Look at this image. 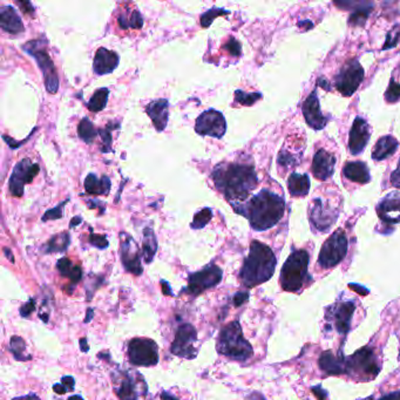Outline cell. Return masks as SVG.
Segmentation results:
<instances>
[{"label":"cell","mask_w":400,"mask_h":400,"mask_svg":"<svg viewBox=\"0 0 400 400\" xmlns=\"http://www.w3.org/2000/svg\"><path fill=\"white\" fill-rule=\"evenodd\" d=\"M146 112L152 119L153 124L159 132L165 130L169 116V104L167 99H159L149 102L146 107Z\"/></svg>","instance_id":"obj_23"},{"label":"cell","mask_w":400,"mask_h":400,"mask_svg":"<svg viewBox=\"0 0 400 400\" xmlns=\"http://www.w3.org/2000/svg\"><path fill=\"white\" fill-rule=\"evenodd\" d=\"M98 134L99 132H96L95 127L92 123L90 119L83 118L82 120L80 121L79 126H77V135H79V138L85 141L86 143H91Z\"/></svg>","instance_id":"obj_35"},{"label":"cell","mask_w":400,"mask_h":400,"mask_svg":"<svg viewBox=\"0 0 400 400\" xmlns=\"http://www.w3.org/2000/svg\"><path fill=\"white\" fill-rule=\"evenodd\" d=\"M120 58L116 52L109 51L106 47H100L93 61V68L98 76L109 74L118 67Z\"/></svg>","instance_id":"obj_22"},{"label":"cell","mask_w":400,"mask_h":400,"mask_svg":"<svg viewBox=\"0 0 400 400\" xmlns=\"http://www.w3.org/2000/svg\"><path fill=\"white\" fill-rule=\"evenodd\" d=\"M80 349H81L82 352H88L90 351V346H88L87 344V339L86 338H82V339H80Z\"/></svg>","instance_id":"obj_56"},{"label":"cell","mask_w":400,"mask_h":400,"mask_svg":"<svg viewBox=\"0 0 400 400\" xmlns=\"http://www.w3.org/2000/svg\"><path fill=\"white\" fill-rule=\"evenodd\" d=\"M398 38H399V30H398V27H396V29L388 33L387 40H386V43L384 45V49L391 48V47L396 46L397 41H398Z\"/></svg>","instance_id":"obj_46"},{"label":"cell","mask_w":400,"mask_h":400,"mask_svg":"<svg viewBox=\"0 0 400 400\" xmlns=\"http://www.w3.org/2000/svg\"><path fill=\"white\" fill-rule=\"evenodd\" d=\"M10 350H11V352L13 354V355L15 357V359H18V360H29V359H31V355L25 354V352H26V344H25L23 338L16 337V336L11 338Z\"/></svg>","instance_id":"obj_36"},{"label":"cell","mask_w":400,"mask_h":400,"mask_svg":"<svg viewBox=\"0 0 400 400\" xmlns=\"http://www.w3.org/2000/svg\"><path fill=\"white\" fill-rule=\"evenodd\" d=\"M116 394L120 400H138L134 383L129 377H126L120 382V385L116 387Z\"/></svg>","instance_id":"obj_34"},{"label":"cell","mask_w":400,"mask_h":400,"mask_svg":"<svg viewBox=\"0 0 400 400\" xmlns=\"http://www.w3.org/2000/svg\"><path fill=\"white\" fill-rule=\"evenodd\" d=\"M364 69L355 59L349 60L336 77V88L343 95L351 96L363 81Z\"/></svg>","instance_id":"obj_10"},{"label":"cell","mask_w":400,"mask_h":400,"mask_svg":"<svg viewBox=\"0 0 400 400\" xmlns=\"http://www.w3.org/2000/svg\"><path fill=\"white\" fill-rule=\"evenodd\" d=\"M162 398L165 400H175V398H173V397L169 396V394L167 393H162Z\"/></svg>","instance_id":"obj_62"},{"label":"cell","mask_w":400,"mask_h":400,"mask_svg":"<svg viewBox=\"0 0 400 400\" xmlns=\"http://www.w3.org/2000/svg\"><path fill=\"white\" fill-rule=\"evenodd\" d=\"M58 270L62 276L67 277L73 283H77L82 277V271L80 266L73 265V263L68 260V258L63 257L60 258L57 263Z\"/></svg>","instance_id":"obj_31"},{"label":"cell","mask_w":400,"mask_h":400,"mask_svg":"<svg viewBox=\"0 0 400 400\" xmlns=\"http://www.w3.org/2000/svg\"><path fill=\"white\" fill-rule=\"evenodd\" d=\"M391 183H392L393 187L400 189V160L398 166H397V169L391 175Z\"/></svg>","instance_id":"obj_50"},{"label":"cell","mask_w":400,"mask_h":400,"mask_svg":"<svg viewBox=\"0 0 400 400\" xmlns=\"http://www.w3.org/2000/svg\"><path fill=\"white\" fill-rule=\"evenodd\" d=\"M196 341L197 332L195 327L191 324L180 325L176 331L173 345H171V352L175 355H179V357L193 359L196 355Z\"/></svg>","instance_id":"obj_15"},{"label":"cell","mask_w":400,"mask_h":400,"mask_svg":"<svg viewBox=\"0 0 400 400\" xmlns=\"http://www.w3.org/2000/svg\"><path fill=\"white\" fill-rule=\"evenodd\" d=\"M69 246V235L67 232L53 236L46 244V252H63Z\"/></svg>","instance_id":"obj_33"},{"label":"cell","mask_w":400,"mask_h":400,"mask_svg":"<svg viewBox=\"0 0 400 400\" xmlns=\"http://www.w3.org/2000/svg\"><path fill=\"white\" fill-rule=\"evenodd\" d=\"M310 221L318 231H327L337 221L339 215V208L333 205L327 200L317 197L310 204Z\"/></svg>","instance_id":"obj_9"},{"label":"cell","mask_w":400,"mask_h":400,"mask_svg":"<svg viewBox=\"0 0 400 400\" xmlns=\"http://www.w3.org/2000/svg\"><path fill=\"white\" fill-rule=\"evenodd\" d=\"M309 254L307 250H294L288 257L280 271V285L288 292H298L304 287L309 266Z\"/></svg>","instance_id":"obj_5"},{"label":"cell","mask_w":400,"mask_h":400,"mask_svg":"<svg viewBox=\"0 0 400 400\" xmlns=\"http://www.w3.org/2000/svg\"><path fill=\"white\" fill-rule=\"evenodd\" d=\"M143 26V18L138 11H133L132 15L129 16V20L124 23L121 26V29L127 30L128 27H133V29H141Z\"/></svg>","instance_id":"obj_42"},{"label":"cell","mask_w":400,"mask_h":400,"mask_svg":"<svg viewBox=\"0 0 400 400\" xmlns=\"http://www.w3.org/2000/svg\"><path fill=\"white\" fill-rule=\"evenodd\" d=\"M66 202L67 201L62 202V203L57 205V207L53 208V209L47 210V212L44 214L43 221H49V219H57V218L62 217V205L66 204Z\"/></svg>","instance_id":"obj_43"},{"label":"cell","mask_w":400,"mask_h":400,"mask_svg":"<svg viewBox=\"0 0 400 400\" xmlns=\"http://www.w3.org/2000/svg\"><path fill=\"white\" fill-rule=\"evenodd\" d=\"M213 180L216 188L228 200L244 201L257 187V175L252 165L222 162L215 167Z\"/></svg>","instance_id":"obj_1"},{"label":"cell","mask_w":400,"mask_h":400,"mask_svg":"<svg viewBox=\"0 0 400 400\" xmlns=\"http://www.w3.org/2000/svg\"><path fill=\"white\" fill-rule=\"evenodd\" d=\"M276 257L272 250L264 243L252 241L248 257L244 260L240 272L242 284L254 288L271 278L276 268Z\"/></svg>","instance_id":"obj_3"},{"label":"cell","mask_w":400,"mask_h":400,"mask_svg":"<svg viewBox=\"0 0 400 400\" xmlns=\"http://www.w3.org/2000/svg\"><path fill=\"white\" fill-rule=\"evenodd\" d=\"M23 48L27 53L32 55L38 62L39 67L44 74L46 90L52 94L57 93V91L59 90V79H58L53 61L49 58V54L47 53L45 47L41 46V43L39 40H33L25 44Z\"/></svg>","instance_id":"obj_7"},{"label":"cell","mask_w":400,"mask_h":400,"mask_svg":"<svg viewBox=\"0 0 400 400\" xmlns=\"http://www.w3.org/2000/svg\"><path fill=\"white\" fill-rule=\"evenodd\" d=\"M213 217V212L209 208H204L201 212H199L194 216L193 222H191V228L193 229H202L207 226Z\"/></svg>","instance_id":"obj_37"},{"label":"cell","mask_w":400,"mask_h":400,"mask_svg":"<svg viewBox=\"0 0 400 400\" xmlns=\"http://www.w3.org/2000/svg\"><path fill=\"white\" fill-rule=\"evenodd\" d=\"M344 176L351 181L360 183V185H366L371 181V175L369 171L368 167L364 162L355 161V162H350L344 167Z\"/></svg>","instance_id":"obj_26"},{"label":"cell","mask_w":400,"mask_h":400,"mask_svg":"<svg viewBox=\"0 0 400 400\" xmlns=\"http://www.w3.org/2000/svg\"><path fill=\"white\" fill-rule=\"evenodd\" d=\"M12 400H40V399H39V397L35 396V394H27V396H24V397L13 398Z\"/></svg>","instance_id":"obj_57"},{"label":"cell","mask_w":400,"mask_h":400,"mask_svg":"<svg viewBox=\"0 0 400 400\" xmlns=\"http://www.w3.org/2000/svg\"><path fill=\"white\" fill-rule=\"evenodd\" d=\"M355 310L354 301L337 302L326 308L325 319L327 323H331L340 335H346L351 327L352 316Z\"/></svg>","instance_id":"obj_13"},{"label":"cell","mask_w":400,"mask_h":400,"mask_svg":"<svg viewBox=\"0 0 400 400\" xmlns=\"http://www.w3.org/2000/svg\"><path fill=\"white\" fill-rule=\"evenodd\" d=\"M87 315H88V316H87V318L85 319V322H86V323H87V322H90L91 319H92V317H93V310H92V309H88V311H87Z\"/></svg>","instance_id":"obj_61"},{"label":"cell","mask_w":400,"mask_h":400,"mask_svg":"<svg viewBox=\"0 0 400 400\" xmlns=\"http://www.w3.org/2000/svg\"><path fill=\"white\" fill-rule=\"evenodd\" d=\"M229 15V11H226L224 8H216L213 7L210 10H208L207 12H204L203 15H201V25L202 27L207 29L210 25L213 24L214 19L218 15Z\"/></svg>","instance_id":"obj_38"},{"label":"cell","mask_w":400,"mask_h":400,"mask_svg":"<svg viewBox=\"0 0 400 400\" xmlns=\"http://www.w3.org/2000/svg\"><path fill=\"white\" fill-rule=\"evenodd\" d=\"M303 114L307 120L308 124L313 129H323L326 124V119L321 112L319 107V100L317 96V92L312 91L308 99L303 104Z\"/></svg>","instance_id":"obj_20"},{"label":"cell","mask_w":400,"mask_h":400,"mask_svg":"<svg viewBox=\"0 0 400 400\" xmlns=\"http://www.w3.org/2000/svg\"><path fill=\"white\" fill-rule=\"evenodd\" d=\"M385 99L391 104H394L400 100V83L394 81V79H391L390 86L385 93Z\"/></svg>","instance_id":"obj_40"},{"label":"cell","mask_w":400,"mask_h":400,"mask_svg":"<svg viewBox=\"0 0 400 400\" xmlns=\"http://www.w3.org/2000/svg\"><path fill=\"white\" fill-rule=\"evenodd\" d=\"M222 270L217 265H209L203 270L190 275L187 291L191 294H200L207 289L216 287L222 280Z\"/></svg>","instance_id":"obj_16"},{"label":"cell","mask_w":400,"mask_h":400,"mask_svg":"<svg viewBox=\"0 0 400 400\" xmlns=\"http://www.w3.org/2000/svg\"><path fill=\"white\" fill-rule=\"evenodd\" d=\"M74 383H76L74 378L71 377V376H67V377L62 378V382H61V384L65 386L66 390H67V391H73Z\"/></svg>","instance_id":"obj_51"},{"label":"cell","mask_w":400,"mask_h":400,"mask_svg":"<svg viewBox=\"0 0 400 400\" xmlns=\"http://www.w3.org/2000/svg\"><path fill=\"white\" fill-rule=\"evenodd\" d=\"M379 371L380 368L377 363L376 354L369 346L362 347L352 355L345 358V373L360 382L374 379Z\"/></svg>","instance_id":"obj_6"},{"label":"cell","mask_w":400,"mask_h":400,"mask_svg":"<svg viewBox=\"0 0 400 400\" xmlns=\"http://www.w3.org/2000/svg\"><path fill=\"white\" fill-rule=\"evenodd\" d=\"M34 310H35L34 301H33V299H30L29 302L25 303L23 307L20 308V313L23 317H27V316H30Z\"/></svg>","instance_id":"obj_47"},{"label":"cell","mask_w":400,"mask_h":400,"mask_svg":"<svg viewBox=\"0 0 400 400\" xmlns=\"http://www.w3.org/2000/svg\"><path fill=\"white\" fill-rule=\"evenodd\" d=\"M80 222H81V218H80L79 216H77V217H74V218L71 221V228L77 226V224H79Z\"/></svg>","instance_id":"obj_60"},{"label":"cell","mask_w":400,"mask_h":400,"mask_svg":"<svg viewBox=\"0 0 400 400\" xmlns=\"http://www.w3.org/2000/svg\"><path fill=\"white\" fill-rule=\"evenodd\" d=\"M398 148V141L391 135H386L380 138L374 146L372 157L376 161L385 160L386 157L391 156Z\"/></svg>","instance_id":"obj_27"},{"label":"cell","mask_w":400,"mask_h":400,"mask_svg":"<svg viewBox=\"0 0 400 400\" xmlns=\"http://www.w3.org/2000/svg\"><path fill=\"white\" fill-rule=\"evenodd\" d=\"M157 251V241L154 231L151 227H147L143 230L142 241V256L146 263H151Z\"/></svg>","instance_id":"obj_30"},{"label":"cell","mask_w":400,"mask_h":400,"mask_svg":"<svg viewBox=\"0 0 400 400\" xmlns=\"http://www.w3.org/2000/svg\"><path fill=\"white\" fill-rule=\"evenodd\" d=\"M347 254V238L343 230H337L324 242L319 252L318 263L322 268L331 269L337 266Z\"/></svg>","instance_id":"obj_8"},{"label":"cell","mask_w":400,"mask_h":400,"mask_svg":"<svg viewBox=\"0 0 400 400\" xmlns=\"http://www.w3.org/2000/svg\"><path fill=\"white\" fill-rule=\"evenodd\" d=\"M4 252H5V255H6V257L8 258V260H11V262H15V258H13V255H12V252L10 251V250H8L7 248H5L4 249Z\"/></svg>","instance_id":"obj_59"},{"label":"cell","mask_w":400,"mask_h":400,"mask_svg":"<svg viewBox=\"0 0 400 400\" xmlns=\"http://www.w3.org/2000/svg\"><path fill=\"white\" fill-rule=\"evenodd\" d=\"M371 136V129L369 123L363 118H355L352 124L349 138V148L354 155L363 153Z\"/></svg>","instance_id":"obj_18"},{"label":"cell","mask_w":400,"mask_h":400,"mask_svg":"<svg viewBox=\"0 0 400 400\" xmlns=\"http://www.w3.org/2000/svg\"><path fill=\"white\" fill-rule=\"evenodd\" d=\"M370 10H371V7L357 8V11H355L354 15L350 16V24L354 25V26L355 25H359L360 26V25L365 24L369 13H370Z\"/></svg>","instance_id":"obj_41"},{"label":"cell","mask_w":400,"mask_h":400,"mask_svg":"<svg viewBox=\"0 0 400 400\" xmlns=\"http://www.w3.org/2000/svg\"><path fill=\"white\" fill-rule=\"evenodd\" d=\"M195 130L200 135L221 138L226 134L227 122L223 114L215 109H208L197 118Z\"/></svg>","instance_id":"obj_14"},{"label":"cell","mask_w":400,"mask_h":400,"mask_svg":"<svg viewBox=\"0 0 400 400\" xmlns=\"http://www.w3.org/2000/svg\"><path fill=\"white\" fill-rule=\"evenodd\" d=\"M121 240V261L122 264L126 268L127 271L132 272L135 276L142 274V265H141L140 249L138 244L126 232L120 234Z\"/></svg>","instance_id":"obj_17"},{"label":"cell","mask_w":400,"mask_h":400,"mask_svg":"<svg viewBox=\"0 0 400 400\" xmlns=\"http://www.w3.org/2000/svg\"><path fill=\"white\" fill-rule=\"evenodd\" d=\"M108 95H109L108 88H100V90L95 91V93L93 94V96L88 101L87 108L94 113H98L100 110H102L107 105Z\"/></svg>","instance_id":"obj_32"},{"label":"cell","mask_w":400,"mask_h":400,"mask_svg":"<svg viewBox=\"0 0 400 400\" xmlns=\"http://www.w3.org/2000/svg\"><path fill=\"white\" fill-rule=\"evenodd\" d=\"M312 392L318 397V400H325V398H326V396H327L326 391H324L321 385L316 386V387H312Z\"/></svg>","instance_id":"obj_53"},{"label":"cell","mask_w":400,"mask_h":400,"mask_svg":"<svg viewBox=\"0 0 400 400\" xmlns=\"http://www.w3.org/2000/svg\"><path fill=\"white\" fill-rule=\"evenodd\" d=\"M129 359L134 365L153 366L159 362L157 345L155 341L146 338H135L129 341Z\"/></svg>","instance_id":"obj_11"},{"label":"cell","mask_w":400,"mask_h":400,"mask_svg":"<svg viewBox=\"0 0 400 400\" xmlns=\"http://www.w3.org/2000/svg\"><path fill=\"white\" fill-rule=\"evenodd\" d=\"M99 134L101 135L102 142L105 143V152H109L110 143H112V136H110L109 132H107V130H100Z\"/></svg>","instance_id":"obj_48"},{"label":"cell","mask_w":400,"mask_h":400,"mask_svg":"<svg viewBox=\"0 0 400 400\" xmlns=\"http://www.w3.org/2000/svg\"><path fill=\"white\" fill-rule=\"evenodd\" d=\"M373 399V397H369V398H366V399H359V400H372Z\"/></svg>","instance_id":"obj_64"},{"label":"cell","mask_w":400,"mask_h":400,"mask_svg":"<svg viewBox=\"0 0 400 400\" xmlns=\"http://www.w3.org/2000/svg\"><path fill=\"white\" fill-rule=\"evenodd\" d=\"M335 156H332L331 154H329L324 149H319L313 156L311 169H312V174L316 179L325 181V180L332 176L333 171H335Z\"/></svg>","instance_id":"obj_21"},{"label":"cell","mask_w":400,"mask_h":400,"mask_svg":"<svg viewBox=\"0 0 400 400\" xmlns=\"http://www.w3.org/2000/svg\"><path fill=\"white\" fill-rule=\"evenodd\" d=\"M68 400H83L80 396H73V397H69Z\"/></svg>","instance_id":"obj_63"},{"label":"cell","mask_w":400,"mask_h":400,"mask_svg":"<svg viewBox=\"0 0 400 400\" xmlns=\"http://www.w3.org/2000/svg\"><path fill=\"white\" fill-rule=\"evenodd\" d=\"M90 242L94 246H96V248L99 249H106L108 246L107 237L105 235L92 234L90 236Z\"/></svg>","instance_id":"obj_44"},{"label":"cell","mask_w":400,"mask_h":400,"mask_svg":"<svg viewBox=\"0 0 400 400\" xmlns=\"http://www.w3.org/2000/svg\"><path fill=\"white\" fill-rule=\"evenodd\" d=\"M39 170L40 168H39L38 163H33L30 159H24L16 163L10 177V182H8L10 193L15 197L23 196L25 185L32 182V180L38 175Z\"/></svg>","instance_id":"obj_12"},{"label":"cell","mask_w":400,"mask_h":400,"mask_svg":"<svg viewBox=\"0 0 400 400\" xmlns=\"http://www.w3.org/2000/svg\"><path fill=\"white\" fill-rule=\"evenodd\" d=\"M0 26L11 34H19L24 32V25L16 10L12 6H2L0 8Z\"/></svg>","instance_id":"obj_24"},{"label":"cell","mask_w":400,"mask_h":400,"mask_svg":"<svg viewBox=\"0 0 400 400\" xmlns=\"http://www.w3.org/2000/svg\"><path fill=\"white\" fill-rule=\"evenodd\" d=\"M349 287L351 290H354L357 292L358 294H360V296H366V294L370 293V291L368 290L366 288H364L363 285H359V284H349Z\"/></svg>","instance_id":"obj_52"},{"label":"cell","mask_w":400,"mask_h":400,"mask_svg":"<svg viewBox=\"0 0 400 400\" xmlns=\"http://www.w3.org/2000/svg\"><path fill=\"white\" fill-rule=\"evenodd\" d=\"M248 299H249V292H237L234 296L232 302H234L235 307H241V305L243 304V303H246Z\"/></svg>","instance_id":"obj_49"},{"label":"cell","mask_w":400,"mask_h":400,"mask_svg":"<svg viewBox=\"0 0 400 400\" xmlns=\"http://www.w3.org/2000/svg\"><path fill=\"white\" fill-rule=\"evenodd\" d=\"M289 193L294 197L308 195L310 190V180L308 175L292 173L288 179Z\"/></svg>","instance_id":"obj_29"},{"label":"cell","mask_w":400,"mask_h":400,"mask_svg":"<svg viewBox=\"0 0 400 400\" xmlns=\"http://www.w3.org/2000/svg\"><path fill=\"white\" fill-rule=\"evenodd\" d=\"M216 350L218 354L238 362L248 360L254 352L249 341L243 337L238 322H231L222 329Z\"/></svg>","instance_id":"obj_4"},{"label":"cell","mask_w":400,"mask_h":400,"mask_svg":"<svg viewBox=\"0 0 400 400\" xmlns=\"http://www.w3.org/2000/svg\"><path fill=\"white\" fill-rule=\"evenodd\" d=\"M234 209L249 219L250 226L257 231H264L276 226L285 212V202L283 197L263 189L254 195L246 204L234 203Z\"/></svg>","instance_id":"obj_2"},{"label":"cell","mask_w":400,"mask_h":400,"mask_svg":"<svg viewBox=\"0 0 400 400\" xmlns=\"http://www.w3.org/2000/svg\"><path fill=\"white\" fill-rule=\"evenodd\" d=\"M379 400H400V391H396V392L386 394V396L382 397Z\"/></svg>","instance_id":"obj_54"},{"label":"cell","mask_w":400,"mask_h":400,"mask_svg":"<svg viewBox=\"0 0 400 400\" xmlns=\"http://www.w3.org/2000/svg\"><path fill=\"white\" fill-rule=\"evenodd\" d=\"M261 98H262L261 93H244L240 90L235 92V100L243 106H251Z\"/></svg>","instance_id":"obj_39"},{"label":"cell","mask_w":400,"mask_h":400,"mask_svg":"<svg viewBox=\"0 0 400 400\" xmlns=\"http://www.w3.org/2000/svg\"><path fill=\"white\" fill-rule=\"evenodd\" d=\"M377 214L385 223H400V194L386 195L377 205Z\"/></svg>","instance_id":"obj_19"},{"label":"cell","mask_w":400,"mask_h":400,"mask_svg":"<svg viewBox=\"0 0 400 400\" xmlns=\"http://www.w3.org/2000/svg\"><path fill=\"white\" fill-rule=\"evenodd\" d=\"M319 366L329 376L345 373V358L340 354L335 355L331 351H325L319 357Z\"/></svg>","instance_id":"obj_25"},{"label":"cell","mask_w":400,"mask_h":400,"mask_svg":"<svg viewBox=\"0 0 400 400\" xmlns=\"http://www.w3.org/2000/svg\"><path fill=\"white\" fill-rule=\"evenodd\" d=\"M85 190L91 195H107L110 190V181L107 176L99 179L95 174H88L85 180Z\"/></svg>","instance_id":"obj_28"},{"label":"cell","mask_w":400,"mask_h":400,"mask_svg":"<svg viewBox=\"0 0 400 400\" xmlns=\"http://www.w3.org/2000/svg\"><path fill=\"white\" fill-rule=\"evenodd\" d=\"M53 390H54V392L55 393H58V394H63L66 392V387L65 386H63L62 384H57V385H54L53 386Z\"/></svg>","instance_id":"obj_58"},{"label":"cell","mask_w":400,"mask_h":400,"mask_svg":"<svg viewBox=\"0 0 400 400\" xmlns=\"http://www.w3.org/2000/svg\"><path fill=\"white\" fill-rule=\"evenodd\" d=\"M161 284H162V291L163 293L167 294V296H173V293H171V290L170 288H169V284L165 280H161Z\"/></svg>","instance_id":"obj_55"},{"label":"cell","mask_w":400,"mask_h":400,"mask_svg":"<svg viewBox=\"0 0 400 400\" xmlns=\"http://www.w3.org/2000/svg\"><path fill=\"white\" fill-rule=\"evenodd\" d=\"M224 48H226L230 54L234 55V57H238V55H241V52H242L241 51V44L238 43V41L234 38L229 39V41H228V43L226 44Z\"/></svg>","instance_id":"obj_45"}]
</instances>
